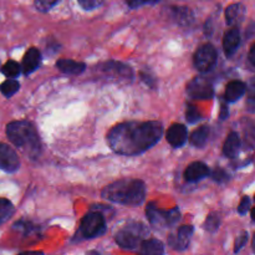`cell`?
<instances>
[{
    "label": "cell",
    "mask_w": 255,
    "mask_h": 255,
    "mask_svg": "<svg viewBox=\"0 0 255 255\" xmlns=\"http://www.w3.org/2000/svg\"><path fill=\"white\" fill-rule=\"evenodd\" d=\"M194 228L192 226H182L177 231L176 234L171 236L169 238V246L176 251H186L191 243L192 236H193Z\"/></svg>",
    "instance_id": "30bf717a"
},
{
    "label": "cell",
    "mask_w": 255,
    "mask_h": 255,
    "mask_svg": "<svg viewBox=\"0 0 255 255\" xmlns=\"http://www.w3.org/2000/svg\"><path fill=\"white\" fill-rule=\"evenodd\" d=\"M139 253L146 255H161L164 253V246L158 239H144L139 244Z\"/></svg>",
    "instance_id": "ac0fdd59"
},
{
    "label": "cell",
    "mask_w": 255,
    "mask_h": 255,
    "mask_svg": "<svg viewBox=\"0 0 255 255\" xmlns=\"http://www.w3.org/2000/svg\"><path fill=\"white\" fill-rule=\"evenodd\" d=\"M244 15H246V7L242 4H232L226 10V20L228 25H237L243 21Z\"/></svg>",
    "instance_id": "e0dca14e"
},
{
    "label": "cell",
    "mask_w": 255,
    "mask_h": 255,
    "mask_svg": "<svg viewBox=\"0 0 255 255\" xmlns=\"http://www.w3.org/2000/svg\"><path fill=\"white\" fill-rule=\"evenodd\" d=\"M252 219L255 222V208L252 209Z\"/></svg>",
    "instance_id": "d590c367"
},
{
    "label": "cell",
    "mask_w": 255,
    "mask_h": 255,
    "mask_svg": "<svg viewBox=\"0 0 255 255\" xmlns=\"http://www.w3.org/2000/svg\"><path fill=\"white\" fill-rule=\"evenodd\" d=\"M20 85L19 82L15 81V80H6V81L2 82L1 85H0V92H1L4 96L6 97H10L12 96L14 94H16L17 90H19Z\"/></svg>",
    "instance_id": "603a6c76"
},
{
    "label": "cell",
    "mask_w": 255,
    "mask_h": 255,
    "mask_svg": "<svg viewBox=\"0 0 255 255\" xmlns=\"http://www.w3.org/2000/svg\"><path fill=\"white\" fill-rule=\"evenodd\" d=\"M212 178H213L216 182H218V183H224V182L228 181L229 176L224 169L216 168L213 171V173H212Z\"/></svg>",
    "instance_id": "f1b7e54d"
},
{
    "label": "cell",
    "mask_w": 255,
    "mask_h": 255,
    "mask_svg": "<svg viewBox=\"0 0 255 255\" xmlns=\"http://www.w3.org/2000/svg\"><path fill=\"white\" fill-rule=\"evenodd\" d=\"M247 242H248V233H247V232H243V233H242L241 236L237 238L236 247H234V252H236V253H238V252L241 251L244 246H246Z\"/></svg>",
    "instance_id": "4dcf8cb0"
},
{
    "label": "cell",
    "mask_w": 255,
    "mask_h": 255,
    "mask_svg": "<svg viewBox=\"0 0 255 255\" xmlns=\"http://www.w3.org/2000/svg\"><path fill=\"white\" fill-rule=\"evenodd\" d=\"M40 62H41V54H40V51L37 49L31 47L30 50H27L24 59H22V72H24L25 75L31 74L35 70L39 69Z\"/></svg>",
    "instance_id": "7c38bea8"
},
{
    "label": "cell",
    "mask_w": 255,
    "mask_h": 255,
    "mask_svg": "<svg viewBox=\"0 0 255 255\" xmlns=\"http://www.w3.org/2000/svg\"><path fill=\"white\" fill-rule=\"evenodd\" d=\"M186 117H187V121H188L189 124H196L197 121L201 120V114H199V111L196 109V107L189 105L186 112Z\"/></svg>",
    "instance_id": "83f0119b"
},
{
    "label": "cell",
    "mask_w": 255,
    "mask_h": 255,
    "mask_svg": "<svg viewBox=\"0 0 255 255\" xmlns=\"http://www.w3.org/2000/svg\"><path fill=\"white\" fill-rule=\"evenodd\" d=\"M77 1L85 10H94L99 7L105 0H77Z\"/></svg>",
    "instance_id": "f546056e"
},
{
    "label": "cell",
    "mask_w": 255,
    "mask_h": 255,
    "mask_svg": "<svg viewBox=\"0 0 255 255\" xmlns=\"http://www.w3.org/2000/svg\"><path fill=\"white\" fill-rule=\"evenodd\" d=\"M1 71L5 76L10 77V79H15L21 72V66L16 61H14V60H10L1 67Z\"/></svg>",
    "instance_id": "7402d4cb"
},
{
    "label": "cell",
    "mask_w": 255,
    "mask_h": 255,
    "mask_svg": "<svg viewBox=\"0 0 255 255\" xmlns=\"http://www.w3.org/2000/svg\"><path fill=\"white\" fill-rule=\"evenodd\" d=\"M163 127L157 121L125 122L111 128L107 142L114 152L124 156H137L161 139Z\"/></svg>",
    "instance_id": "6da1fadb"
},
{
    "label": "cell",
    "mask_w": 255,
    "mask_h": 255,
    "mask_svg": "<svg viewBox=\"0 0 255 255\" xmlns=\"http://www.w3.org/2000/svg\"><path fill=\"white\" fill-rule=\"evenodd\" d=\"M247 91V86L244 82L239 81V80H234L227 85L226 89V100L228 102H236L239 99H242Z\"/></svg>",
    "instance_id": "9a60e30c"
},
{
    "label": "cell",
    "mask_w": 255,
    "mask_h": 255,
    "mask_svg": "<svg viewBox=\"0 0 255 255\" xmlns=\"http://www.w3.org/2000/svg\"><path fill=\"white\" fill-rule=\"evenodd\" d=\"M14 213V206L6 198H0V224L5 223Z\"/></svg>",
    "instance_id": "44dd1931"
},
{
    "label": "cell",
    "mask_w": 255,
    "mask_h": 255,
    "mask_svg": "<svg viewBox=\"0 0 255 255\" xmlns=\"http://www.w3.org/2000/svg\"><path fill=\"white\" fill-rule=\"evenodd\" d=\"M106 232V221L100 212H91L82 218L79 229V236L84 239L101 237Z\"/></svg>",
    "instance_id": "8992f818"
},
{
    "label": "cell",
    "mask_w": 255,
    "mask_h": 255,
    "mask_svg": "<svg viewBox=\"0 0 255 255\" xmlns=\"http://www.w3.org/2000/svg\"><path fill=\"white\" fill-rule=\"evenodd\" d=\"M249 206H251V199H249V197H244L238 207L239 214H242V216H243V214H246L247 212L249 211Z\"/></svg>",
    "instance_id": "1f68e13d"
},
{
    "label": "cell",
    "mask_w": 255,
    "mask_h": 255,
    "mask_svg": "<svg viewBox=\"0 0 255 255\" xmlns=\"http://www.w3.org/2000/svg\"><path fill=\"white\" fill-rule=\"evenodd\" d=\"M253 251L255 252V234H254V237H253Z\"/></svg>",
    "instance_id": "8d00e7d4"
},
{
    "label": "cell",
    "mask_w": 255,
    "mask_h": 255,
    "mask_svg": "<svg viewBox=\"0 0 255 255\" xmlns=\"http://www.w3.org/2000/svg\"><path fill=\"white\" fill-rule=\"evenodd\" d=\"M20 166V159L16 152L7 144L0 142V169L4 172L17 171Z\"/></svg>",
    "instance_id": "9c48e42d"
},
{
    "label": "cell",
    "mask_w": 255,
    "mask_h": 255,
    "mask_svg": "<svg viewBox=\"0 0 255 255\" xmlns=\"http://www.w3.org/2000/svg\"><path fill=\"white\" fill-rule=\"evenodd\" d=\"M249 61L255 66V44L251 47V51H249Z\"/></svg>",
    "instance_id": "e575fe53"
},
{
    "label": "cell",
    "mask_w": 255,
    "mask_h": 255,
    "mask_svg": "<svg viewBox=\"0 0 255 255\" xmlns=\"http://www.w3.org/2000/svg\"><path fill=\"white\" fill-rule=\"evenodd\" d=\"M228 117V107L226 104L222 105V111H221V119L226 120Z\"/></svg>",
    "instance_id": "836d02e7"
},
{
    "label": "cell",
    "mask_w": 255,
    "mask_h": 255,
    "mask_svg": "<svg viewBox=\"0 0 255 255\" xmlns=\"http://www.w3.org/2000/svg\"><path fill=\"white\" fill-rule=\"evenodd\" d=\"M59 0H35V7L41 12H47L51 10Z\"/></svg>",
    "instance_id": "4316f807"
},
{
    "label": "cell",
    "mask_w": 255,
    "mask_h": 255,
    "mask_svg": "<svg viewBox=\"0 0 255 255\" xmlns=\"http://www.w3.org/2000/svg\"><path fill=\"white\" fill-rule=\"evenodd\" d=\"M147 218L149 223L157 228H166L176 224L181 219V212L178 208L161 209L151 202L146 208Z\"/></svg>",
    "instance_id": "5b68a950"
},
{
    "label": "cell",
    "mask_w": 255,
    "mask_h": 255,
    "mask_svg": "<svg viewBox=\"0 0 255 255\" xmlns=\"http://www.w3.org/2000/svg\"><path fill=\"white\" fill-rule=\"evenodd\" d=\"M248 110L255 111V76L249 81L248 84Z\"/></svg>",
    "instance_id": "484cf974"
},
{
    "label": "cell",
    "mask_w": 255,
    "mask_h": 255,
    "mask_svg": "<svg viewBox=\"0 0 255 255\" xmlns=\"http://www.w3.org/2000/svg\"><path fill=\"white\" fill-rule=\"evenodd\" d=\"M156 1H158V0H126V2L131 7H138L144 4H153Z\"/></svg>",
    "instance_id": "d6a6232c"
},
{
    "label": "cell",
    "mask_w": 255,
    "mask_h": 255,
    "mask_svg": "<svg viewBox=\"0 0 255 255\" xmlns=\"http://www.w3.org/2000/svg\"><path fill=\"white\" fill-rule=\"evenodd\" d=\"M207 176H209V168L203 162H193L184 172V177L188 182H198Z\"/></svg>",
    "instance_id": "4fadbf2b"
},
{
    "label": "cell",
    "mask_w": 255,
    "mask_h": 255,
    "mask_svg": "<svg viewBox=\"0 0 255 255\" xmlns=\"http://www.w3.org/2000/svg\"><path fill=\"white\" fill-rule=\"evenodd\" d=\"M102 197L124 206H139L146 197V186L139 179H120L107 186L102 191Z\"/></svg>",
    "instance_id": "7a4b0ae2"
},
{
    "label": "cell",
    "mask_w": 255,
    "mask_h": 255,
    "mask_svg": "<svg viewBox=\"0 0 255 255\" xmlns=\"http://www.w3.org/2000/svg\"><path fill=\"white\" fill-rule=\"evenodd\" d=\"M208 136H209V128L207 126H202L199 128H197L196 131L192 133L191 138V143L193 144L194 147H203L206 144V142L208 141Z\"/></svg>",
    "instance_id": "ffe728a7"
},
{
    "label": "cell",
    "mask_w": 255,
    "mask_h": 255,
    "mask_svg": "<svg viewBox=\"0 0 255 255\" xmlns=\"http://www.w3.org/2000/svg\"><path fill=\"white\" fill-rule=\"evenodd\" d=\"M187 92L192 99L206 100L212 99L214 95V89L211 82L204 77H196L189 82Z\"/></svg>",
    "instance_id": "ba28073f"
},
{
    "label": "cell",
    "mask_w": 255,
    "mask_h": 255,
    "mask_svg": "<svg viewBox=\"0 0 255 255\" xmlns=\"http://www.w3.org/2000/svg\"><path fill=\"white\" fill-rule=\"evenodd\" d=\"M218 54L213 45L206 44L199 47L194 54V66L199 72H208L216 65Z\"/></svg>",
    "instance_id": "52a82bcc"
},
{
    "label": "cell",
    "mask_w": 255,
    "mask_h": 255,
    "mask_svg": "<svg viewBox=\"0 0 255 255\" xmlns=\"http://www.w3.org/2000/svg\"><path fill=\"white\" fill-rule=\"evenodd\" d=\"M239 149H241V138H239L238 133L232 132L228 136V138L226 139V142H224V156L229 157V158H234V157L238 156Z\"/></svg>",
    "instance_id": "d6986e66"
},
{
    "label": "cell",
    "mask_w": 255,
    "mask_h": 255,
    "mask_svg": "<svg viewBox=\"0 0 255 255\" xmlns=\"http://www.w3.org/2000/svg\"><path fill=\"white\" fill-rule=\"evenodd\" d=\"M219 224H221V217L217 213H212L211 216H208V218L206 219V223H204V229L211 233H214L216 231H218Z\"/></svg>",
    "instance_id": "d4e9b609"
},
{
    "label": "cell",
    "mask_w": 255,
    "mask_h": 255,
    "mask_svg": "<svg viewBox=\"0 0 255 255\" xmlns=\"http://www.w3.org/2000/svg\"><path fill=\"white\" fill-rule=\"evenodd\" d=\"M187 137H188V131H187L186 126L181 124L172 125L167 131V141L174 148H179L183 146L187 142Z\"/></svg>",
    "instance_id": "8fae6325"
},
{
    "label": "cell",
    "mask_w": 255,
    "mask_h": 255,
    "mask_svg": "<svg viewBox=\"0 0 255 255\" xmlns=\"http://www.w3.org/2000/svg\"><path fill=\"white\" fill-rule=\"evenodd\" d=\"M174 16H176L177 21L181 22V24H189V22L193 20L191 11L186 7H174Z\"/></svg>",
    "instance_id": "cb8c5ba5"
},
{
    "label": "cell",
    "mask_w": 255,
    "mask_h": 255,
    "mask_svg": "<svg viewBox=\"0 0 255 255\" xmlns=\"http://www.w3.org/2000/svg\"><path fill=\"white\" fill-rule=\"evenodd\" d=\"M7 138L14 146L22 149L29 156L39 154L40 142L36 129L27 121H14L6 126Z\"/></svg>",
    "instance_id": "3957f363"
},
{
    "label": "cell",
    "mask_w": 255,
    "mask_h": 255,
    "mask_svg": "<svg viewBox=\"0 0 255 255\" xmlns=\"http://www.w3.org/2000/svg\"><path fill=\"white\" fill-rule=\"evenodd\" d=\"M239 44H241V32L237 27H233L226 32L223 39V49L227 56L231 57L238 50Z\"/></svg>",
    "instance_id": "5bb4252c"
},
{
    "label": "cell",
    "mask_w": 255,
    "mask_h": 255,
    "mask_svg": "<svg viewBox=\"0 0 255 255\" xmlns=\"http://www.w3.org/2000/svg\"><path fill=\"white\" fill-rule=\"evenodd\" d=\"M56 67L61 72L67 75H80L85 71L86 65L84 62H77L74 60L61 59L56 62Z\"/></svg>",
    "instance_id": "2e32d148"
},
{
    "label": "cell",
    "mask_w": 255,
    "mask_h": 255,
    "mask_svg": "<svg viewBox=\"0 0 255 255\" xmlns=\"http://www.w3.org/2000/svg\"><path fill=\"white\" fill-rule=\"evenodd\" d=\"M147 236H148V229L143 224L131 222L117 232L116 243L122 249L134 251L142 243V241L146 239Z\"/></svg>",
    "instance_id": "277c9868"
}]
</instances>
